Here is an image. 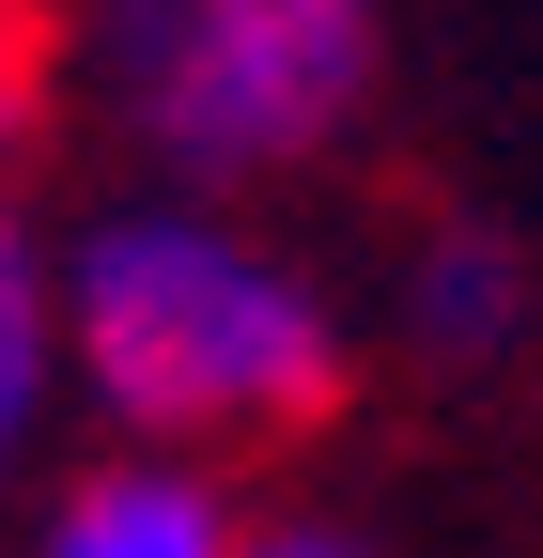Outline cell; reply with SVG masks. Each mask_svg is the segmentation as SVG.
Masks as SVG:
<instances>
[{
  "label": "cell",
  "instance_id": "2",
  "mask_svg": "<svg viewBox=\"0 0 543 558\" xmlns=\"http://www.w3.org/2000/svg\"><path fill=\"white\" fill-rule=\"evenodd\" d=\"M62 78L124 140V186L264 202L373 124L388 16L373 0H109L62 32Z\"/></svg>",
  "mask_w": 543,
  "mask_h": 558
},
{
  "label": "cell",
  "instance_id": "7",
  "mask_svg": "<svg viewBox=\"0 0 543 558\" xmlns=\"http://www.w3.org/2000/svg\"><path fill=\"white\" fill-rule=\"evenodd\" d=\"M233 558H403V543H373L358 512H249Z\"/></svg>",
  "mask_w": 543,
  "mask_h": 558
},
{
  "label": "cell",
  "instance_id": "4",
  "mask_svg": "<svg viewBox=\"0 0 543 558\" xmlns=\"http://www.w3.org/2000/svg\"><path fill=\"white\" fill-rule=\"evenodd\" d=\"M233 543H249V497L218 465H156V450H79L16 512V558H233Z\"/></svg>",
  "mask_w": 543,
  "mask_h": 558
},
{
  "label": "cell",
  "instance_id": "3",
  "mask_svg": "<svg viewBox=\"0 0 543 558\" xmlns=\"http://www.w3.org/2000/svg\"><path fill=\"white\" fill-rule=\"evenodd\" d=\"M543 341V264H528V233H497V218H420L388 248V357L403 373H435V388H482V373H512Z\"/></svg>",
  "mask_w": 543,
  "mask_h": 558
},
{
  "label": "cell",
  "instance_id": "1",
  "mask_svg": "<svg viewBox=\"0 0 543 558\" xmlns=\"http://www.w3.org/2000/svg\"><path fill=\"white\" fill-rule=\"evenodd\" d=\"M47 311H62V403L94 418V450L156 465H249L342 418L358 388V311L295 233H264L249 202H171L109 186L79 218H47Z\"/></svg>",
  "mask_w": 543,
  "mask_h": 558
},
{
  "label": "cell",
  "instance_id": "5",
  "mask_svg": "<svg viewBox=\"0 0 543 558\" xmlns=\"http://www.w3.org/2000/svg\"><path fill=\"white\" fill-rule=\"evenodd\" d=\"M62 435V311H47V218L32 186H0V512H32Z\"/></svg>",
  "mask_w": 543,
  "mask_h": 558
},
{
  "label": "cell",
  "instance_id": "6",
  "mask_svg": "<svg viewBox=\"0 0 543 558\" xmlns=\"http://www.w3.org/2000/svg\"><path fill=\"white\" fill-rule=\"evenodd\" d=\"M47 109H62V16H16V0H0V186H16V156L47 140Z\"/></svg>",
  "mask_w": 543,
  "mask_h": 558
}]
</instances>
